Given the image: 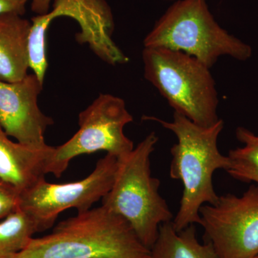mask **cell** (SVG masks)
<instances>
[{
	"label": "cell",
	"instance_id": "6da1fadb",
	"mask_svg": "<svg viewBox=\"0 0 258 258\" xmlns=\"http://www.w3.org/2000/svg\"><path fill=\"white\" fill-rule=\"evenodd\" d=\"M143 119L157 122L177 139L171 149L169 175L181 181L183 193L172 220L174 229L179 232L188 226L200 224V208L205 204L213 205L219 198L213 186L214 173L218 169L226 171L230 164L228 157L222 154L217 147L223 120L212 126H200L176 112L172 122L146 115Z\"/></svg>",
	"mask_w": 258,
	"mask_h": 258
},
{
	"label": "cell",
	"instance_id": "7a4b0ae2",
	"mask_svg": "<svg viewBox=\"0 0 258 258\" xmlns=\"http://www.w3.org/2000/svg\"><path fill=\"white\" fill-rule=\"evenodd\" d=\"M128 222L105 207L91 209L32 238L15 258H149Z\"/></svg>",
	"mask_w": 258,
	"mask_h": 258
},
{
	"label": "cell",
	"instance_id": "3957f363",
	"mask_svg": "<svg viewBox=\"0 0 258 258\" xmlns=\"http://www.w3.org/2000/svg\"><path fill=\"white\" fill-rule=\"evenodd\" d=\"M159 140L152 132L125 157L118 159L111 190L102 205L123 217L145 247L150 249L159 227L173 220L166 200L159 195L160 181L152 176L150 157Z\"/></svg>",
	"mask_w": 258,
	"mask_h": 258
},
{
	"label": "cell",
	"instance_id": "277c9868",
	"mask_svg": "<svg viewBox=\"0 0 258 258\" xmlns=\"http://www.w3.org/2000/svg\"><path fill=\"white\" fill-rule=\"evenodd\" d=\"M144 45L184 52L210 69L222 55L246 61L252 55L250 45L217 23L207 0L176 2L144 38Z\"/></svg>",
	"mask_w": 258,
	"mask_h": 258
},
{
	"label": "cell",
	"instance_id": "5b68a950",
	"mask_svg": "<svg viewBox=\"0 0 258 258\" xmlns=\"http://www.w3.org/2000/svg\"><path fill=\"white\" fill-rule=\"evenodd\" d=\"M142 59L144 77L174 112L203 127L220 119L215 80L203 62L184 52L148 47L144 48Z\"/></svg>",
	"mask_w": 258,
	"mask_h": 258
},
{
	"label": "cell",
	"instance_id": "8992f818",
	"mask_svg": "<svg viewBox=\"0 0 258 258\" xmlns=\"http://www.w3.org/2000/svg\"><path fill=\"white\" fill-rule=\"evenodd\" d=\"M125 101L111 94H101L79 115V129L67 142L54 147L47 164V174L62 176L74 158L105 151L117 159L134 149L124 134L125 125L133 121Z\"/></svg>",
	"mask_w": 258,
	"mask_h": 258
},
{
	"label": "cell",
	"instance_id": "52a82bcc",
	"mask_svg": "<svg viewBox=\"0 0 258 258\" xmlns=\"http://www.w3.org/2000/svg\"><path fill=\"white\" fill-rule=\"evenodd\" d=\"M118 159L107 154L96 163L94 170L81 181L66 184L40 180L20 194L19 209L31 217L38 232L53 226L59 215L70 208L83 213L111 190L114 181Z\"/></svg>",
	"mask_w": 258,
	"mask_h": 258
},
{
	"label": "cell",
	"instance_id": "ba28073f",
	"mask_svg": "<svg viewBox=\"0 0 258 258\" xmlns=\"http://www.w3.org/2000/svg\"><path fill=\"white\" fill-rule=\"evenodd\" d=\"M205 242L213 246L218 258H255L258 256V185L240 197L219 196L213 205L200 210Z\"/></svg>",
	"mask_w": 258,
	"mask_h": 258
},
{
	"label": "cell",
	"instance_id": "9c48e42d",
	"mask_svg": "<svg viewBox=\"0 0 258 258\" xmlns=\"http://www.w3.org/2000/svg\"><path fill=\"white\" fill-rule=\"evenodd\" d=\"M43 84L35 74L18 82L0 81V124L5 133L19 143L35 148L47 147L45 134L53 119L38 106Z\"/></svg>",
	"mask_w": 258,
	"mask_h": 258
},
{
	"label": "cell",
	"instance_id": "30bf717a",
	"mask_svg": "<svg viewBox=\"0 0 258 258\" xmlns=\"http://www.w3.org/2000/svg\"><path fill=\"white\" fill-rule=\"evenodd\" d=\"M46 14L51 22L60 17L74 19L81 28L76 40L88 44L106 63L115 66L128 62V57L112 40L114 22L105 0H55L52 10Z\"/></svg>",
	"mask_w": 258,
	"mask_h": 258
},
{
	"label": "cell",
	"instance_id": "8fae6325",
	"mask_svg": "<svg viewBox=\"0 0 258 258\" xmlns=\"http://www.w3.org/2000/svg\"><path fill=\"white\" fill-rule=\"evenodd\" d=\"M54 147L35 148L14 142L0 124V179L23 192L45 179Z\"/></svg>",
	"mask_w": 258,
	"mask_h": 258
},
{
	"label": "cell",
	"instance_id": "7c38bea8",
	"mask_svg": "<svg viewBox=\"0 0 258 258\" xmlns=\"http://www.w3.org/2000/svg\"><path fill=\"white\" fill-rule=\"evenodd\" d=\"M32 22L15 13L0 15V81L14 83L28 76Z\"/></svg>",
	"mask_w": 258,
	"mask_h": 258
},
{
	"label": "cell",
	"instance_id": "4fadbf2b",
	"mask_svg": "<svg viewBox=\"0 0 258 258\" xmlns=\"http://www.w3.org/2000/svg\"><path fill=\"white\" fill-rule=\"evenodd\" d=\"M149 258H218L210 242H199L194 225L177 232L172 221L159 227V236Z\"/></svg>",
	"mask_w": 258,
	"mask_h": 258
},
{
	"label": "cell",
	"instance_id": "5bb4252c",
	"mask_svg": "<svg viewBox=\"0 0 258 258\" xmlns=\"http://www.w3.org/2000/svg\"><path fill=\"white\" fill-rule=\"evenodd\" d=\"M235 136L243 146L229 151L226 171L233 179L258 185V136L243 126L237 127Z\"/></svg>",
	"mask_w": 258,
	"mask_h": 258
},
{
	"label": "cell",
	"instance_id": "9a60e30c",
	"mask_svg": "<svg viewBox=\"0 0 258 258\" xmlns=\"http://www.w3.org/2000/svg\"><path fill=\"white\" fill-rule=\"evenodd\" d=\"M37 232L31 217L18 209L0 222V258H15Z\"/></svg>",
	"mask_w": 258,
	"mask_h": 258
},
{
	"label": "cell",
	"instance_id": "2e32d148",
	"mask_svg": "<svg viewBox=\"0 0 258 258\" xmlns=\"http://www.w3.org/2000/svg\"><path fill=\"white\" fill-rule=\"evenodd\" d=\"M51 22L46 15H37L32 18L28 40V55L30 69L44 84L46 75L47 59L46 53V34Z\"/></svg>",
	"mask_w": 258,
	"mask_h": 258
},
{
	"label": "cell",
	"instance_id": "e0dca14e",
	"mask_svg": "<svg viewBox=\"0 0 258 258\" xmlns=\"http://www.w3.org/2000/svg\"><path fill=\"white\" fill-rule=\"evenodd\" d=\"M20 194L13 185L0 179V220L18 210Z\"/></svg>",
	"mask_w": 258,
	"mask_h": 258
},
{
	"label": "cell",
	"instance_id": "ac0fdd59",
	"mask_svg": "<svg viewBox=\"0 0 258 258\" xmlns=\"http://www.w3.org/2000/svg\"><path fill=\"white\" fill-rule=\"evenodd\" d=\"M29 1L30 0H0V15L15 13L23 16Z\"/></svg>",
	"mask_w": 258,
	"mask_h": 258
},
{
	"label": "cell",
	"instance_id": "d6986e66",
	"mask_svg": "<svg viewBox=\"0 0 258 258\" xmlns=\"http://www.w3.org/2000/svg\"><path fill=\"white\" fill-rule=\"evenodd\" d=\"M52 0H31V10L37 15L46 14L50 11Z\"/></svg>",
	"mask_w": 258,
	"mask_h": 258
},
{
	"label": "cell",
	"instance_id": "ffe728a7",
	"mask_svg": "<svg viewBox=\"0 0 258 258\" xmlns=\"http://www.w3.org/2000/svg\"><path fill=\"white\" fill-rule=\"evenodd\" d=\"M166 1H172V0H166Z\"/></svg>",
	"mask_w": 258,
	"mask_h": 258
},
{
	"label": "cell",
	"instance_id": "44dd1931",
	"mask_svg": "<svg viewBox=\"0 0 258 258\" xmlns=\"http://www.w3.org/2000/svg\"><path fill=\"white\" fill-rule=\"evenodd\" d=\"M255 258H258V256H257V257H255Z\"/></svg>",
	"mask_w": 258,
	"mask_h": 258
}]
</instances>
